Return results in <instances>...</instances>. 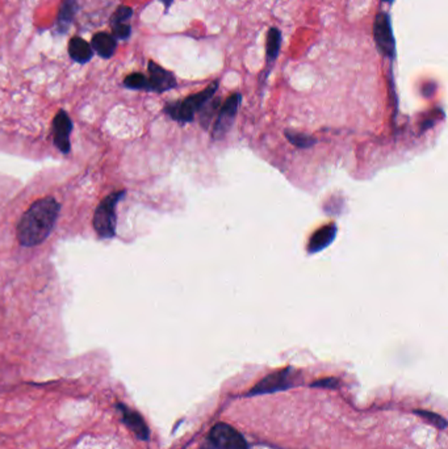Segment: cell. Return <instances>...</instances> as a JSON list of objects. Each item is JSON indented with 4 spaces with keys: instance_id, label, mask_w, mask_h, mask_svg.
<instances>
[{
    "instance_id": "1",
    "label": "cell",
    "mask_w": 448,
    "mask_h": 449,
    "mask_svg": "<svg viewBox=\"0 0 448 449\" xmlns=\"http://www.w3.org/2000/svg\"><path fill=\"white\" fill-rule=\"evenodd\" d=\"M61 205L54 198L37 200L21 217L18 226V239L21 246L33 247L47 239L53 232Z\"/></svg>"
},
{
    "instance_id": "2",
    "label": "cell",
    "mask_w": 448,
    "mask_h": 449,
    "mask_svg": "<svg viewBox=\"0 0 448 449\" xmlns=\"http://www.w3.org/2000/svg\"><path fill=\"white\" fill-rule=\"evenodd\" d=\"M218 87H220V81H212L206 89L200 91L198 93L189 95L186 99L179 100V101L169 103L164 107V112L178 123L181 124L191 123L194 121L196 113L206 108V104L213 99V96L218 91Z\"/></svg>"
},
{
    "instance_id": "3",
    "label": "cell",
    "mask_w": 448,
    "mask_h": 449,
    "mask_svg": "<svg viewBox=\"0 0 448 449\" xmlns=\"http://www.w3.org/2000/svg\"><path fill=\"white\" fill-rule=\"evenodd\" d=\"M124 196V191L113 192L104 198L95 210L94 227L101 239L112 238L116 234V207Z\"/></svg>"
},
{
    "instance_id": "4",
    "label": "cell",
    "mask_w": 448,
    "mask_h": 449,
    "mask_svg": "<svg viewBox=\"0 0 448 449\" xmlns=\"http://www.w3.org/2000/svg\"><path fill=\"white\" fill-rule=\"evenodd\" d=\"M372 29L377 50L383 57L393 61L396 58V37L391 15L386 11L377 12Z\"/></svg>"
},
{
    "instance_id": "5",
    "label": "cell",
    "mask_w": 448,
    "mask_h": 449,
    "mask_svg": "<svg viewBox=\"0 0 448 449\" xmlns=\"http://www.w3.org/2000/svg\"><path fill=\"white\" fill-rule=\"evenodd\" d=\"M247 443L241 432L230 424L217 423L209 432L206 447L201 449H247Z\"/></svg>"
},
{
    "instance_id": "6",
    "label": "cell",
    "mask_w": 448,
    "mask_h": 449,
    "mask_svg": "<svg viewBox=\"0 0 448 449\" xmlns=\"http://www.w3.org/2000/svg\"><path fill=\"white\" fill-rule=\"evenodd\" d=\"M296 370L291 367L284 369H279L272 373L267 375L266 377L262 378L255 387L251 389L247 393V397L254 395L272 394L287 390L295 385L296 380Z\"/></svg>"
},
{
    "instance_id": "7",
    "label": "cell",
    "mask_w": 448,
    "mask_h": 449,
    "mask_svg": "<svg viewBox=\"0 0 448 449\" xmlns=\"http://www.w3.org/2000/svg\"><path fill=\"white\" fill-rule=\"evenodd\" d=\"M241 103H242V95L240 92H235L225 100L224 104L221 106V108L217 113L215 127H213V138H221L230 130L235 116L238 113V109L241 107Z\"/></svg>"
},
{
    "instance_id": "8",
    "label": "cell",
    "mask_w": 448,
    "mask_h": 449,
    "mask_svg": "<svg viewBox=\"0 0 448 449\" xmlns=\"http://www.w3.org/2000/svg\"><path fill=\"white\" fill-rule=\"evenodd\" d=\"M116 409L121 415V422L125 424L129 431L135 433L138 441H147L150 439L149 426L145 422L144 416L141 414L121 402L116 404Z\"/></svg>"
},
{
    "instance_id": "9",
    "label": "cell",
    "mask_w": 448,
    "mask_h": 449,
    "mask_svg": "<svg viewBox=\"0 0 448 449\" xmlns=\"http://www.w3.org/2000/svg\"><path fill=\"white\" fill-rule=\"evenodd\" d=\"M147 72H149L147 79H149L150 92L163 93L166 91L174 90L178 86L175 75L154 61H149L147 63Z\"/></svg>"
},
{
    "instance_id": "10",
    "label": "cell",
    "mask_w": 448,
    "mask_h": 449,
    "mask_svg": "<svg viewBox=\"0 0 448 449\" xmlns=\"http://www.w3.org/2000/svg\"><path fill=\"white\" fill-rule=\"evenodd\" d=\"M72 123L69 115L65 110H58L53 120V138L55 146L67 154L70 152V135H72Z\"/></svg>"
},
{
    "instance_id": "11",
    "label": "cell",
    "mask_w": 448,
    "mask_h": 449,
    "mask_svg": "<svg viewBox=\"0 0 448 449\" xmlns=\"http://www.w3.org/2000/svg\"><path fill=\"white\" fill-rule=\"evenodd\" d=\"M78 1L77 0H63L61 7L57 15L55 20V33L57 35H65L67 33L69 28L74 21V18L78 12Z\"/></svg>"
},
{
    "instance_id": "12",
    "label": "cell",
    "mask_w": 448,
    "mask_h": 449,
    "mask_svg": "<svg viewBox=\"0 0 448 449\" xmlns=\"http://www.w3.org/2000/svg\"><path fill=\"white\" fill-rule=\"evenodd\" d=\"M91 47L94 53L99 55L103 59L112 58L117 49V40L113 35H109L106 32H99L91 40Z\"/></svg>"
},
{
    "instance_id": "13",
    "label": "cell",
    "mask_w": 448,
    "mask_h": 449,
    "mask_svg": "<svg viewBox=\"0 0 448 449\" xmlns=\"http://www.w3.org/2000/svg\"><path fill=\"white\" fill-rule=\"evenodd\" d=\"M335 235H337V226L335 224H329L323 226L320 230H317L313 234V237L310 238L309 244H308V251L310 254L323 251V249H326L335 239Z\"/></svg>"
},
{
    "instance_id": "14",
    "label": "cell",
    "mask_w": 448,
    "mask_h": 449,
    "mask_svg": "<svg viewBox=\"0 0 448 449\" xmlns=\"http://www.w3.org/2000/svg\"><path fill=\"white\" fill-rule=\"evenodd\" d=\"M281 40H283L281 30L276 27L269 28L267 32V41H266V62H267L266 76L269 75V70L274 66V63L278 61L281 42H283Z\"/></svg>"
},
{
    "instance_id": "15",
    "label": "cell",
    "mask_w": 448,
    "mask_h": 449,
    "mask_svg": "<svg viewBox=\"0 0 448 449\" xmlns=\"http://www.w3.org/2000/svg\"><path fill=\"white\" fill-rule=\"evenodd\" d=\"M94 50L90 44L82 37H72L69 42V55L74 62L87 63L94 58Z\"/></svg>"
},
{
    "instance_id": "16",
    "label": "cell",
    "mask_w": 448,
    "mask_h": 449,
    "mask_svg": "<svg viewBox=\"0 0 448 449\" xmlns=\"http://www.w3.org/2000/svg\"><path fill=\"white\" fill-rule=\"evenodd\" d=\"M124 86L129 90L135 91H149L150 92V87H149V79L147 76L141 74V72H133V74H129L124 79Z\"/></svg>"
},
{
    "instance_id": "17",
    "label": "cell",
    "mask_w": 448,
    "mask_h": 449,
    "mask_svg": "<svg viewBox=\"0 0 448 449\" xmlns=\"http://www.w3.org/2000/svg\"><path fill=\"white\" fill-rule=\"evenodd\" d=\"M133 16V8L128 7V6H120L118 8L113 12V15L111 16V27L117 25V24H126L129 23V20Z\"/></svg>"
},
{
    "instance_id": "18",
    "label": "cell",
    "mask_w": 448,
    "mask_h": 449,
    "mask_svg": "<svg viewBox=\"0 0 448 449\" xmlns=\"http://www.w3.org/2000/svg\"><path fill=\"white\" fill-rule=\"evenodd\" d=\"M414 414L420 415L426 422L430 423L434 427H437L438 430H444L447 427V421L443 416L438 415V414L431 413V411H427V410H414Z\"/></svg>"
},
{
    "instance_id": "19",
    "label": "cell",
    "mask_w": 448,
    "mask_h": 449,
    "mask_svg": "<svg viewBox=\"0 0 448 449\" xmlns=\"http://www.w3.org/2000/svg\"><path fill=\"white\" fill-rule=\"evenodd\" d=\"M288 141L292 144H295L296 147H301V149H306V147H310L312 144H314V138L309 137V135H303V133H296V132H287Z\"/></svg>"
},
{
    "instance_id": "20",
    "label": "cell",
    "mask_w": 448,
    "mask_h": 449,
    "mask_svg": "<svg viewBox=\"0 0 448 449\" xmlns=\"http://www.w3.org/2000/svg\"><path fill=\"white\" fill-rule=\"evenodd\" d=\"M112 32H113V37L116 40H121V41H125L128 40L130 35H132V27L129 23L126 24H117L112 27Z\"/></svg>"
},
{
    "instance_id": "21",
    "label": "cell",
    "mask_w": 448,
    "mask_h": 449,
    "mask_svg": "<svg viewBox=\"0 0 448 449\" xmlns=\"http://www.w3.org/2000/svg\"><path fill=\"white\" fill-rule=\"evenodd\" d=\"M340 385V381L335 377H326L323 380H317L313 384H310L312 387H323V389H337Z\"/></svg>"
},
{
    "instance_id": "22",
    "label": "cell",
    "mask_w": 448,
    "mask_h": 449,
    "mask_svg": "<svg viewBox=\"0 0 448 449\" xmlns=\"http://www.w3.org/2000/svg\"><path fill=\"white\" fill-rule=\"evenodd\" d=\"M159 1H161L162 4L164 6V11H166V12H169V9L171 8V6L174 4V1H175V0H159Z\"/></svg>"
},
{
    "instance_id": "23",
    "label": "cell",
    "mask_w": 448,
    "mask_h": 449,
    "mask_svg": "<svg viewBox=\"0 0 448 449\" xmlns=\"http://www.w3.org/2000/svg\"><path fill=\"white\" fill-rule=\"evenodd\" d=\"M381 1H383V3H389V4H392L395 0H381Z\"/></svg>"
}]
</instances>
